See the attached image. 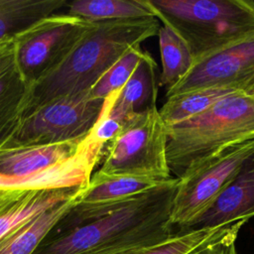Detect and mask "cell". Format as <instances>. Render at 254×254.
Returning a JSON list of instances; mask_svg holds the SVG:
<instances>
[{
    "label": "cell",
    "instance_id": "obj_14",
    "mask_svg": "<svg viewBox=\"0 0 254 254\" xmlns=\"http://www.w3.org/2000/svg\"><path fill=\"white\" fill-rule=\"evenodd\" d=\"M82 140L2 148L0 149V174L9 177H25L43 171L71 157L78 150Z\"/></svg>",
    "mask_w": 254,
    "mask_h": 254
},
{
    "label": "cell",
    "instance_id": "obj_24",
    "mask_svg": "<svg viewBox=\"0 0 254 254\" xmlns=\"http://www.w3.org/2000/svg\"><path fill=\"white\" fill-rule=\"evenodd\" d=\"M250 139H254V132L251 134V136H250Z\"/></svg>",
    "mask_w": 254,
    "mask_h": 254
},
{
    "label": "cell",
    "instance_id": "obj_7",
    "mask_svg": "<svg viewBox=\"0 0 254 254\" xmlns=\"http://www.w3.org/2000/svg\"><path fill=\"white\" fill-rule=\"evenodd\" d=\"M104 101L83 93L38 106L24 116L6 147L82 140L98 121Z\"/></svg>",
    "mask_w": 254,
    "mask_h": 254
},
{
    "label": "cell",
    "instance_id": "obj_15",
    "mask_svg": "<svg viewBox=\"0 0 254 254\" xmlns=\"http://www.w3.org/2000/svg\"><path fill=\"white\" fill-rule=\"evenodd\" d=\"M157 64L147 53L126 84L110 94L108 115L119 120L156 105Z\"/></svg>",
    "mask_w": 254,
    "mask_h": 254
},
{
    "label": "cell",
    "instance_id": "obj_16",
    "mask_svg": "<svg viewBox=\"0 0 254 254\" xmlns=\"http://www.w3.org/2000/svg\"><path fill=\"white\" fill-rule=\"evenodd\" d=\"M83 188L74 196L37 215L1 240L0 254H33L59 222L76 205Z\"/></svg>",
    "mask_w": 254,
    "mask_h": 254
},
{
    "label": "cell",
    "instance_id": "obj_23",
    "mask_svg": "<svg viewBox=\"0 0 254 254\" xmlns=\"http://www.w3.org/2000/svg\"><path fill=\"white\" fill-rule=\"evenodd\" d=\"M247 221L243 219L233 222L224 234L195 248L188 254H237L236 239L240 229Z\"/></svg>",
    "mask_w": 254,
    "mask_h": 254
},
{
    "label": "cell",
    "instance_id": "obj_13",
    "mask_svg": "<svg viewBox=\"0 0 254 254\" xmlns=\"http://www.w3.org/2000/svg\"><path fill=\"white\" fill-rule=\"evenodd\" d=\"M254 216V153L243 163L236 177L190 229L214 227Z\"/></svg>",
    "mask_w": 254,
    "mask_h": 254
},
{
    "label": "cell",
    "instance_id": "obj_8",
    "mask_svg": "<svg viewBox=\"0 0 254 254\" xmlns=\"http://www.w3.org/2000/svg\"><path fill=\"white\" fill-rule=\"evenodd\" d=\"M217 85H240L254 92V33L194 59L166 96Z\"/></svg>",
    "mask_w": 254,
    "mask_h": 254
},
{
    "label": "cell",
    "instance_id": "obj_2",
    "mask_svg": "<svg viewBox=\"0 0 254 254\" xmlns=\"http://www.w3.org/2000/svg\"><path fill=\"white\" fill-rule=\"evenodd\" d=\"M178 182L174 177L102 215L50 233L33 254H112L164 241L177 232L170 216Z\"/></svg>",
    "mask_w": 254,
    "mask_h": 254
},
{
    "label": "cell",
    "instance_id": "obj_1",
    "mask_svg": "<svg viewBox=\"0 0 254 254\" xmlns=\"http://www.w3.org/2000/svg\"><path fill=\"white\" fill-rule=\"evenodd\" d=\"M159 22L156 17L86 21L32 77L28 112L54 99L89 93L99 78L129 50L158 35Z\"/></svg>",
    "mask_w": 254,
    "mask_h": 254
},
{
    "label": "cell",
    "instance_id": "obj_21",
    "mask_svg": "<svg viewBox=\"0 0 254 254\" xmlns=\"http://www.w3.org/2000/svg\"><path fill=\"white\" fill-rule=\"evenodd\" d=\"M158 36L163 67L160 79L161 83L168 89L190 70L193 57L185 41L171 28L163 25L159 29Z\"/></svg>",
    "mask_w": 254,
    "mask_h": 254
},
{
    "label": "cell",
    "instance_id": "obj_3",
    "mask_svg": "<svg viewBox=\"0 0 254 254\" xmlns=\"http://www.w3.org/2000/svg\"><path fill=\"white\" fill-rule=\"evenodd\" d=\"M167 131V160L179 178L191 164L248 141L254 132V92L225 97L210 108Z\"/></svg>",
    "mask_w": 254,
    "mask_h": 254
},
{
    "label": "cell",
    "instance_id": "obj_5",
    "mask_svg": "<svg viewBox=\"0 0 254 254\" xmlns=\"http://www.w3.org/2000/svg\"><path fill=\"white\" fill-rule=\"evenodd\" d=\"M97 172L160 181L173 178L167 160L166 126L156 105L125 119Z\"/></svg>",
    "mask_w": 254,
    "mask_h": 254
},
{
    "label": "cell",
    "instance_id": "obj_22",
    "mask_svg": "<svg viewBox=\"0 0 254 254\" xmlns=\"http://www.w3.org/2000/svg\"><path fill=\"white\" fill-rule=\"evenodd\" d=\"M147 52L140 47L129 50L94 84L89 94L96 99L105 100L110 94L120 90L128 81Z\"/></svg>",
    "mask_w": 254,
    "mask_h": 254
},
{
    "label": "cell",
    "instance_id": "obj_20",
    "mask_svg": "<svg viewBox=\"0 0 254 254\" xmlns=\"http://www.w3.org/2000/svg\"><path fill=\"white\" fill-rule=\"evenodd\" d=\"M232 223L214 227L178 230L164 241L136 246L112 254H188L195 248L224 234Z\"/></svg>",
    "mask_w": 254,
    "mask_h": 254
},
{
    "label": "cell",
    "instance_id": "obj_12",
    "mask_svg": "<svg viewBox=\"0 0 254 254\" xmlns=\"http://www.w3.org/2000/svg\"><path fill=\"white\" fill-rule=\"evenodd\" d=\"M80 189L0 190V241L37 215L74 196Z\"/></svg>",
    "mask_w": 254,
    "mask_h": 254
},
{
    "label": "cell",
    "instance_id": "obj_9",
    "mask_svg": "<svg viewBox=\"0 0 254 254\" xmlns=\"http://www.w3.org/2000/svg\"><path fill=\"white\" fill-rule=\"evenodd\" d=\"M19 32L0 39V149L6 147L29 111L32 78L19 63Z\"/></svg>",
    "mask_w": 254,
    "mask_h": 254
},
{
    "label": "cell",
    "instance_id": "obj_10",
    "mask_svg": "<svg viewBox=\"0 0 254 254\" xmlns=\"http://www.w3.org/2000/svg\"><path fill=\"white\" fill-rule=\"evenodd\" d=\"M104 144L90 133L82 140L78 150L65 161L25 177L0 174V190H44L85 187L100 158Z\"/></svg>",
    "mask_w": 254,
    "mask_h": 254
},
{
    "label": "cell",
    "instance_id": "obj_17",
    "mask_svg": "<svg viewBox=\"0 0 254 254\" xmlns=\"http://www.w3.org/2000/svg\"><path fill=\"white\" fill-rule=\"evenodd\" d=\"M251 92L240 85H217L173 95L159 109L166 127L184 122L204 112L219 100L233 94Z\"/></svg>",
    "mask_w": 254,
    "mask_h": 254
},
{
    "label": "cell",
    "instance_id": "obj_4",
    "mask_svg": "<svg viewBox=\"0 0 254 254\" xmlns=\"http://www.w3.org/2000/svg\"><path fill=\"white\" fill-rule=\"evenodd\" d=\"M190 48L193 60L254 33L253 0H142Z\"/></svg>",
    "mask_w": 254,
    "mask_h": 254
},
{
    "label": "cell",
    "instance_id": "obj_11",
    "mask_svg": "<svg viewBox=\"0 0 254 254\" xmlns=\"http://www.w3.org/2000/svg\"><path fill=\"white\" fill-rule=\"evenodd\" d=\"M86 20L70 14H53L19 32V63L31 78L40 72L57 49Z\"/></svg>",
    "mask_w": 254,
    "mask_h": 254
},
{
    "label": "cell",
    "instance_id": "obj_18",
    "mask_svg": "<svg viewBox=\"0 0 254 254\" xmlns=\"http://www.w3.org/2000/svg\"><path fill=\"white\" fill-rule=\"evenodd\" d=\"M65 0H0V39L56 14Z\"/></svg>",
    "mask_w": 254,
    "mask_h": 254
},
{
    "label": "cell",
    "instance_id": "obj_6",
    "mask_svg": "<svg viewBox=\"0 0 254 254\" xmlns=\"http://www.w3.org/2000/svg\"><path fill=\"white\" fill-rule=\"evenodd\" d=\"M254 153V139L230 145L190 165L178 178L171 223L179 230L191 226L215 203L243 163Z\"/></svg>",
    "mask_w": 254,
    "mask_h": 254
},
{
    "label": "cell",
    "instance_id": "obj_19",
    "mask_svg": "<svg viewBox=\"0 0 254 254\" xmlns=\"http://www.w3.org/2000/svg\"><path fill=\"white\" fill-rule=\"evenodd\" d=\"M68 14L89 22L154 17L142 0H76L69 5Z\"/></svg>",
    "mask_w": 254,
    "mask_h": 254
}]
</instances>
